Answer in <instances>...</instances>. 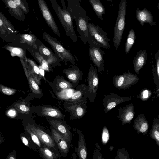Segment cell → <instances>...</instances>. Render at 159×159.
I'll return each mask as SVG.
<instances>
[{"label": "cell", "instance_id": "6da1fadb", "mask_svg": "<svg viewBox=\"0 0 159 159\" xmlns=\"http://www.w3.org/2000/svg\"><path fill=\"white\" fill-rule=\"evenodd\" d=\"M66 9L71 18L75 21L78 34L83 43H89L93 40L89 32L88 20L91 19L87 15L86 11L81 7L80 0H67Z\"/></svg>", "mask_w": 159, "mask_h": 159}, {"label": "cell", "instance_id": "7a4b0ae2", "mask_svg": "<svg viewBox=\"0 0 159 159\" xmlns=\"http://www.w3.org/2000/svg\"><path fill=\"white\" fill-rule=\"evenodd\" d=\"M52 5L63 27L66 35L74 42L77 41V37L75 32L72 19L66 7L62 5V8L56 0H50Z\"/></svg>", "mask_w": 159, "mask_h": 159}, {"label": "cell", "instance_id": "3957f363", "mask_svg": "<svg viewBox=\"0 0 159 159\" xmlns=\"http://www.w3.org/2000/svg\"><path fill=\"white\" fill-rule=\"evenodd\" d=\"M43 39L51 46L65 66L67 65L69 62L73 65L75 64V60L70 51L65 48L56 38L43 31Z\"/></svg>", "mask_w": 159, "mask_h": 159}, {"label": "cell", "instance_id": "277c9868", "mask_svg": "<svg viewBox=\"0 0 159 159\" xmlns=\"http://www.w3.org/2000/svg\"><path fill=\"white\" fill-rule=\"evenodd\" d=\"M127 3L126 0H121L120 2L118 16L114 27L113 42L117 51L121 42L125 28Z\"/></svg>", "mask_w": 159, "mask_h": 159}, {"label": "cell", "instance_id": "5b68a950", "mask_svg": "<svg viewBox=\"0 0 159 159\" xmlns=\"http://www.w3.org/2000/svg\"><path fill=\"white\" fill-rule=\"evenodd\" d=\"M89 44L90 46L89 52L90 59L97 69L98 72L101 73L104 69L105 52L101 49L102 46L93 40Z\"/></svg>", "mask_w": 159, "mask_h": 159}, {"label": "cell", "instance_id": "8992f818", "mask_svg": "<svg viewBox=\"0 0 159 159\" xmlns=\"http://www.w3.org/2000/svg\"><path fill=\"white\" fill-rule=\"evenodd\" d=\"M88 27L91 36L95 42L106 49L108 50L110 48L111 46L109 43L110 40L105 31L93 23L88 22Z\"/></svg>", "mask_w": 159, "mask_h": 159}, {"label": "cell", "instance_id": "52a82bcc", "mask_svg": "<svg viewBox=\"0 0 159 159\" xmlns=\"http://www.w3.org/2000/svg\"><path fill=\"white\" fill-rule=\"evenodd\" d=\"M139 79L136 75L131 73L128 69L127 72L114 76L112 82L116 88L125 89L136 83Z\"/></svg>", "mask_w": 159, "mask_h": 159}, {"label": "cell", "instance_id": "ba28073f", "mask_svg": "<svg viewBox=\"0 0 159 159\" xmlns=\"http://www.w3.org/2000/svg\"><path fill=\"white\" fill-rule=\"evenodd\" d=\"M36 44L38 52L48 64L53 67L61 66V60L57 54L53 53L49 48L38 39L36 42Z\"/></svg>", "mask_w": 159, "mask_h": 159}, {"label": "cell", "instance_id": "9c48e42d", "mask_svg": "<svg viewBox=\"0 0 159 159\" xmlns=\"http://www.w3.org/2000/svg\"><path fill=\"white\" fill-rule=\"evenodd\" d=\"M42 15L48 25L53 32L59 37L61 35L54 20L44 0H37Z\"/></svg>", "mask_w": 159, "mask_h": 159}, {"label": "cell", "instance_id": "30bf717a", "mask_svg": "<svg viewBox=\"0 0 159 159\" xmlns=\"http://www.w3.org/2000/svg\"><path fill=\"white\" fill-rule=\"evenodd\" d=\"M70 66L69 68L63 69V72L72 84L74 88L79 83L82 78L83 74L77 66L75 65Z\"/></svg>", "mask_w": 159, "mask_h": 159}, {"label": "cell", "instance_id": "8fae6325", "mask_svg": "<svg viewBox=\"0 0 159 159\" xmlns=\"http://www.w3.org/2000/svg\"><path fill=\"white\" fill-rule=\"evenodd\" d=\"M87 80L88 84L87 91L90 93H96L99 80L97 69L92 64L89 69Z\"/></svg>", "mask_w": 159, "mask_h": 159}, {"label": "cell", "instance_id": "7c38bea8", "mask_svg": "<svg viewBox=\"0 0 159 159\" xmlns=\"http://www.w3.org/2000/svg\"><path fill=\"white\" fill-rule=\"evenodd\" d=\"M29 126L32 131L38 136L40 141L49 148H54L55 144L51 137L39 128L31 124Z\"/></svg>", "mask_w": 159, "mask_h": 159}, {"label": "cell", "instance_id": "4fadbf2b", "mask_svg": "<svg viewBox=\"0 0 159 159\" xmlns=\"http://www.w3.org/2000/svg\"><path fill=\"white\" fill-rule=\"evenodd\" d=\"M135 14L137 20L142 26L146 23L151 26L156 25V22L153 21L152 15L146 8H144L142 10L139 8L136 9Z\"/></svg>", "mask_w": 159, "mask_h": 159}, {"label": "cell", "instance_id": "5bb4252c", "mask_svg": "<svg viewBox=\"0 0 159 159\" xmlns=\"http://www.w3.org/2000/svg\"><path fill=\"white\" fill-rule=\"evenodd\" d=\"M147 54L145 49L138 51L135 56L133 61V68L135 72L139 73L140 70L146 64Z\"/></svg>", "mask_w": 159, "mask_h": 159}, {"label": "cell", "instance_id": "9a60e30c", "mask_svg": "<svg viewBox=\"0 0 159 159\" xmlns=\"http://www.w3.org/2000/svg\"><path fill=\"white\" fill-rule=\"evenodd\" d=\"M45 81L48 82L51 86H55L56 89L60 91L70 89L73 88L72 84L70 82L66 80L64 77L58 75L54 79L53 82H50L46 79Z\"/></svg>", "mask_w": 159, "mask_h": 159}, {"label": "cell", "instance_id": "2e32d148", "mask_svg": "<svg viewBox=\"0 0 159 159\" xmlns=\"http://www.w3.org/2000/svg\"><path fill=\"white\" fill-rule=\"evenodd\" d=\"M53 139L60 150L65 154L67 153L69 147L67 142L54 129H51Z\"/></svg>", "mask_w": 159, "mask_h": 159}, {"label": "cell", "instance_id": "e0dca14e", "mask_svg": "<svg viewBox=\"0 0 159 159\" xmlns=\"http://www.w3.org/2000/svg\"><path fill=\"white\" fill-rule=\"evenodd\" d=\"M4 1L6 6L12 15L21 20H25V17L23 11L15 3L13 0H4Z\"/></svg>", "mask_w": 159, "mask_h": 159}, {"label": "cell", "instance_id": "ac0fdd59", "mask_svg": "<svg viewBox=\"0 0 159 159\" xmlns=\"http://www.w3.org/2000/svg\"><path fill=\"white\" fill-rule=\"evenodd\" d=\"M50 122L54 129L63 137L67 142L70 141L69 132L67 127L63 124L57 120H52Z\"/></svg>", "mask_w": 159, "mask_h": 159}, {"label": "cell", "instance_id": "d6986e66", "mask_svg": "<svg viewBox=\"0 0 159 159\" xmlns=\"http://www.w3.org/2000/svg\"><path fill=\"white\" fill-rule=\"evenodd\" d=\"M28 62L30 68L29 72L37 84L39 85H41V80L42 78V76L40 74L39 67L36 64L31 60L28 59Z\"/></svg>", "mask_w": 159, "mask_h": 159}, {"label": "cell", "instance_id": "ffe728a7", "mask_svg": "<svg viewBox=\"0 0 159 159\" xmlns=\"http://www.w3.org/2000/svg\"><path fill=\"white\" fill-rule=\"evenodd\" d=\"M32 47L30 51L34 57L40 64L41 67L45 71L49 72L53 70L52 66H50L38 52L37 49Z\"/></svg>", "mask_w": 159, "mask_h": 159}, {"label": "cell", "instance_id": "44dd1931", "mask_svg": "<svg viewBox=\"0 0 159 159\" xmlns=\"http://www.w3.org/2000/svg\"><path fill=\"white\" fill-rule=\"evenodd\" d=\"M97 16L101 20H103V15L105 14V9L99 0H89Z\"/></svg>", "mask_w": 159, "mask_h": 159}, {"label": "cell", "instance_id": "7402d4cb", "mask_svg": "<svg viewBox=\"0 0 159 159\" xmlns=\"http://www.w3.org/2000/svg\"><path fill=\"white\" fill-rule=\"evenodd\" d=\"M41 113L44 116L55 118H61L63 115L59 110L49 107H43L42 108Z\"/></svg>", "mask_w": 159, "mask_h": 159}, {"label": "cell", "instance_id": "603a6c76", "mask_svg": "<svg viewBox=\"0 0 159 159\" xmlns=\"http://www.w3.org/2000/svg\"><path fill=\"white\" fill-rule=\"evenodd\" d=\"M136 39L135 32L131 29L128 34L125 45V50L126 54L128 53L134 44Z\"/></svg>", "mask_w": 159, "mask_h": 159}, {"label": "cell", "instance_id": "cb8c5ba5", "mask_svg": "<svg viewBox=\"0 0 159 159\" xmlns=\"http://www.w3.org/2000/svg\"><path fill=\"white\" fill-rule=\"evenodd\" d=\"M68 109L71 112L72 115L77 118L83 117L85 113V110L79 105L72 104L68 107Z\"/></svg>", "mask_w": 159, "mask_h": 159}, {"label": "cell", "instance_id": "d4e9b609", "mask_svg": "<svg viewBox=\"0 0 159 159\" xmlns=\"http://www.w3.org/2000/svg\"><path fill=\"white\" fill-rule=\"evenodd\" d=\"M77 152L80 159L86 158L87 152L84 136H80V137Z\"/></svg>", "mask_w": 159, "mask_h": 159}, {"label": "cell", "instance_id": "484cf974", "mask_svg": "<svg viewBox=\"0 0 159 159\" xmlns=\"http://www.w3.org/2000/svg\"><path fill=\"white\" fill-rule=\"evenodd\" d=\"M28 78L30 87L32 92L36 95H41L42 93L41 89L29 72Z\"/></svg>", "mask_w": 159, "mask_h": 159}, {"label": "cell", "instance_id": "4316f807", "mask_svg": "<svg viewBox=\"0 0 159 159\" xmlns=\"http://www.w3.org/2000/svg\"><path fill=\"white\" fill-rule=\"evenodd\" d=\"M87 86L82 84L78 86L77 90L73 93L70 97L69 98L70 101H75L78 100L82 97L83 92L86 89Z\"/></svg>", "mask_w": 159, "mask_h": 159}, {"label": "cell", "instance_id": "83f0119b", "mask_svg": "<svg viewBox=\"0 0 159 159\" xmlns=\"http://www.w3.org/2000/svg\"><path fill=\"white\" fill-rule=\"evenodd\" d=\"M155 66L152 64L154 74V82H158L159 80V51H158L155 54Z\"/></svg>", "mask_w": 159, "mask_h": 159}, {"label": "cell", "instance_id": "f1b7e54d", "mask_svg": "<svg viewBox=\"0 0 159 159\" xmlns=\"http://www.w3.org/2000/svg\"><path fill=\"white\" fill-rule=\"evenodd\" d=\"M40 152L43 158L46 159H53L55 158V154L46 147L41 148Z\"/></svg>", "mask_w": 159, "mask_h": 159}, {"label": "cell", "instance_id": "f546056e", "mask_svg": "<svg viewBox=\"0 0 159 159\" xmlns=\"http://www.w3.org/2000/svg\"><path fill=\"white\" fill-rule=\"evenodd\" d=\"M14 107L16 109L22 113L28 114L30 111L29 107L22 102L16 103Z\"/></svg>", "mask_w": 159, "mask_h": 159}, {"label": "cell", "instance_id": "4dcf8cb0", "mask_svg": "<svg viewBox=\"0 0 159 159\" xmlns=\"http://www.w3.org/2000/svg\"><path fill=\"white\" fill-rule=\"evenodd\" d=\"M25 129L30 135L33 142L39 147H41V144L40 140L36 135L32 131L30 127L29 126H26Z\"/></svg>", "mask_w": 159, "mask_h": 159}, {"label": "cell", "instance_id": "1f68e13d", "mask_svg": "<svg viewBox=\"0 0 159 159\" xmlns=\"http://www.w3.org/2000/svg\"><path fill=\"white\" fill-rule=\"evenodd\" d=\"M15 3L20 7L25 14L29 11L28 4H26L23 0H13Z\"/></svg>", "mask_w": 159, "mask_h": 159}, {"label": "cell", "instance_id": "d6a6232c", "mask_svg": "<svg viewBox=\"0 0 159 159\" xmlns=\"http://www.w3.org/2000/svg\"><path fill=\"white\" fill-rule=\"evenodd\" d=\"M2 26L7 27L11 26V24L4 16L0 12V26Z\"/></svg>", "mask_w": 159, "mask_h": 159}, {"label": "cell", "instance_id": "836d02e7", "mask_svg": "<svg viewBox=\"0 0 159 159\" xmlns=\"http://www.w3.org/2000/svg\"><path fill=\"white\" fill-rule=\"evenodd\" d=\"M109 139V134L107 129L105 128H104L102 134V140L103 143H106L108 140Z\"/></svg>", "mask_w": 159, "mask_h": 159}, {"label": "cell", "instance_id": "e575fe53", "mask_svg": "<svg viewBox=\"0 0 159 159\" xmlns=\"http://www.w3.org/2000/svg\"><path fill=\"white\" fill-rule=\"evenodd\" d=\"M139 127H138L139 131L142 132H145L148 129V125L146 122L144 121H142L139 123Z\"/></svg>", "mask_w": 159, "mask_h": 159}, {"label": "cell", "instance_id": "d590c367", "mask_svg": "<svg viewBox=\"0 0 159 159\" xmlns=\"http://www.w3.org/2000/svg\"><path fill=\"white\" fill-rule=\"evenodd\" d=\"M1 89L3 93L7 95H11L15 92L14 90L6 87H2Z\"/></svg>", "mask_w": 159, "mask_h": 159}, {"label": "cell", "instance_id": "8d00e7d4", "mask_svg": "<svg viewBox=\"0 0 159 159\" xmlns=\"http://www.w3.org/2000/svg\"><path fill=\"white\" fill-rule=\"evenodd\" d=\"M7 116L9 117L14 118L17 115L16 111L14 109H11L9 110L6 113Z\"/></svg>", "mask_w": 159, "mask_h": 159}, {"label": "cell", "instance_id": "74e56055", "mask_svg": "<svg viewBox=\"0 0 159 159\" xmlns=\"http://www.w3.org/2000/svg\"><path fill=\"white\" fill-rule=\"evenodd\" d=\"M133 116V113L129 111L126 113L125 116V118L127 121H129L132 119Z\"/></svg>", "mask_w": 159, "mask_h": 159}, {"label": "cell", "instance_id": "f35d334b", "mask_svg": "<svg viewBox=\"0 0 159 159\" xmlns=\"http://www.w3.org/2000/svg\"><path fill=\"white\" fill-rule=\"evenodd\" d=\"M21 139L23 143L25 146H29V143L27 139L24 136L21 137Z\"/></svg>", "mask_w": 159, "mask_h": 159}, {"label": "cell", "instance_id": "ab89813d", "mask_svg": "<svg viewBox=\"0 0 159 159\" xmlns=\"http://www.w3.org/2000/svg\"><path fill=\"white\" fill-rule=\"evenodd\" d=\"M116 103L114 102L110 103L107 106V108L108 109H111L115 107Z\"/></svg>", "mask_w": 159, "mask_h": 159}, {"label": "cell", "instance_id": "60d3db41", "mask_svg": "<svg viewBox=\"0 0 159 159\" xmlns=\"http://www.w3.org/2000/svg\"><path fill=\"white\" fill-rule=\"evenodd\" d=\"M12 52L16 54H20L21 53L20 50L17 48H14L12 50Z\"/></svg>", "mask_w": 159, "mask_h": 159}, {"label": "cell", "instance_id": "b9f144b4", "mask_svg": "<svg viewBox=\"0 0 159 159\" xmlns=\"http://www.w3.org/2000/svg\"><path fill=\"white\" fill-rule=\"evenodd\" d=\"M149 91L147 90H144L142 93L143 97L144 98H146L148 96Z\"/></svg>", "mask_w": 159, "mask_h": 159}, {"label": "cell", "instance_id": "7bdbcfd3", "mask_svg": "<svg viewBox=\"0 0 159 159\" xmlns=\"http://www.w3.org/2000/svg\"><path fill=\"white\" fill-rule=\"evenodd\" d=\"M154 135L156 139L158 141L159 140V133L158 130H156L154 131Z\"/></svg>", "mask_w": 159, "mask_h": 159}, {"label": "cell", "instance_id": "ee69618b", "mask_svg": "<svg viewBox=\"0 0 159 159\" xmlns=\"http://www.w3.org/2000/svg\"><path fill=\"white\" fill-rule=\"evenodd\" d=\"M9 159H15V157H13L12 156H11L10 157H9L8 158Z\"/></svg>", "mask_w": 159, "mask_h": 159}, {"label": "cell", "instance_id": "f6af8a7d", "mask_svg": "<svg viewBox=\"0 0 159 159\" xmlns=\"http://www.w3.org/2000/svg\"><path fill=\"white\" fill-rule=\"evenodd\" d=\"M107 1L110 2L112 5V0H107Z\"/></svg>", "mask_w": 159, "mask_h": 159}, {"label": "cell", "instance_id": "bcb514c9", "mask_svg": "<svg viewBox=\"0 0 159 159\" xmlns=\"http://www.w3.org/2000/svg\"><path fill=\"white\" fill-rule=\"evenodd\" d=\"M0 143H1V141H0Z\"/></svg>", "mask_w": 159, "mask_h": 159}]
</instances>
